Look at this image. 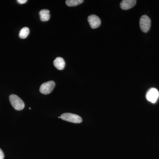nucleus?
Returning <instances> with one entry per match:
<instances>
[{
  "instance_id": "423d86ee",
  "label": "nucleus",
  "mask_w": 159,
  "mask_h": 159,
  "mask_svg": "<svg viewBox=\"0 0 159 159\" xmlns=\"http://www.w3.org/2000/svg\"><path fill=\"white\" fill-rule=\"evenodd\" d=\"M88 22L91 28L93 29H96L98 28L101 24V20L97 16L92 15L89 16Z\"/></svg>"
},
{
  "instance_id": "0eeeda50",
  "label": "nucleus",
  "mask_w": 159,
  "mask_h": 159,
  "mask_svg": "<svg viewBox=\"0 0 159 159\" xmlns=\"http://www.w3.org/2000/svg\"><path fill=\"white\" fill-rule=\"evenodd\" d=\"M136 2L135 0H123L120 3V7L123 10H128L134 7Z\"/></svg>"
},
{
  "instance_id": "9d476101",
  "label": "nucleus",
  "mask_w": 159,
  "mask_h": 159,
  "mask_svg": "<svg viewBox=\"0 0 159 159\" xmlns=\"http://www.w3.org/2000/svg\"><path fill=\"white\" fill-rule=\"evenodd\" d=\"M83 2V0H67L66 3L67 6L70 7H74L80 5Z\"/></svg>"
},
{
  "instance_id": "1a4fd4ad",
  "label": "nucleus",
  "mask_w": 159,
  "mask_h": 159,
  "mask_svg": "<svg viewBox=\"0 0 159 159\" xmlns=\"http://www.w3.org/2000/svg\"><path fill=\"white\" fill-rule=\"evenodd\" d=\"M40 18L43 22L48 21L50 19V11L48 9H43L39 11Z\"/></svg>"
},
{
  "instance_id": "f257e3e1",
  "label": "nucleus",
  "mask_w": 159,
  "mask_h": 159,
  "mask_svg": "<svg viewBox=\"0 0 159 159\" xmlns=\"http://www.w3.org/2000/svg\"><path fill=\"white\" fill-rule=\"evenodd\" d=\"M9 100L11 105L16 110H22L25 107V103L23 100L15 94H11L9 96Z\"/></svg>"
},
{
  "instance_id": "6e6552de",
  "label": "nucleus",
  "mask_w": 159,
  "mask_h": 159,
  "mask_svg": "<svg viewBox=\"0 0 159 159\" xmlns=\"http://www.w3.org/2000/svg\"><path fill=\"white\" fill-rule=\"evenodd\" d=\"M54 66L58 70H62L65 66V61L61 57H57L54 61Z\"/></svg>"
},
{
  "instance_id": "7ed1b4c3",
  "label": "nucleus",
  "mask_w": 159,
  "mask_h": 159,
  "mask_svg": "<svg viewBox=\"0 0 159 159\" xmlns=\"http://www.w3.org/2000/svg\"><path fill=\"white\" fill-rule=\"evenodd\" d=\"M151 20L146 15L142 16L140 20V26L141 30L143 32L147 33L149 31L151 27Z\"/></svg>"
},
{
  "instance_id": "39448f33",
  "label": "nucleus",
  "mask_w": 159,
  "mask_h": 159,
  "mask_svg": "<svg viewBox=\"0 0 159 159\" xmlns=\"http://www.w3.org/2000/svg\"><path fill=\"white\" fill-rule=\"evenodd\" d=\"M159 97L158 91L155 88H151L146 93V99L148 101L154 103L157 102Z\"/></svg>"
},
{
  "instance_id": "20e7f679",
  "label": "nucleus",
  "mask_w": 159,
  "mask_h": 159,
  "mask_svg": "<svg viewBox=\"0 0 159 159\" xmlns=\"http://www.w3.org/2000/svg\"><path fill=\"white\" fill-rule=\"evenodd\" d=\"M55 86V82L52 80L44 83L40 87V92L41 93L45 94V95L51 93L54 89Z\"/></svg>"
},
{
  "instance_id": "ddd939ff",
  "label": "nucleus",
  "mask_w": 159,
  "mask_h": 159,
  "mask_svg": "<svg viewBox=\"0 0 159 159\" xmlns=\"http://www.w3.org/2000/svg\"><path fill=\"white\" fill-rule=\"evenodd\" d=\"M17 2L20 4H24L25 3L27 2V0H17Z\"/></svg>"
},
{
  "instance_id": "f03ea898",
  "label": "nucleus",
  "mask_w": 159,
  "mask_h": 159,
  "mask_svg": "<svg viewBox=\"0 0 159 159\" xmlns=\"http://www.w3.org/2000/svg\"><path fill=\"white\" fill-rule=\"evenodd\" d=\"M60 118L62 120L74 123H80L82 122V119L80 116L76 114L66 113L61 116Z\"/></svg>"
},
{
  "instance_id": "f8f14e48",
  "label": "nucleus",
  "mask_w": 159,
  "mask_h": 159,
  "mask_svg": "<svg viewBox=\"0 0 159 159\" xmlns=\"http://www.w3.org/2000/svg\"><path fill=\"white\" fill-rule=\"evenodd\" d=\"M4 154L3 153L2 150L0 148V159H4Z\"/></svg>"
},
{
  "instance_id": "9b49d317",
  "label": "nucleus",
  "mask_w": 159,
  "mask_h": 159,
  "mask_svg": "<svg viewBox=\"0 0 159 159\" xmlns=\"http://www.w3.org/2000/svg\"><path fill=\"white\" fill-rule=\"evenodd\" d=\"M30 31L28 27H24L21 29L19 33V37L21 39H25L28 37Z\"/></svg>"
}]
</instances>
